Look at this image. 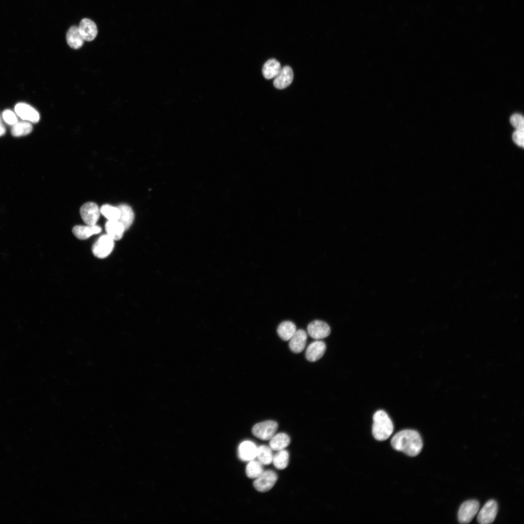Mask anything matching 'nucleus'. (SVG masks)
Returning <instances> with one entry per match:
<instances>
[{
	"instance_id": "obj_22",
	"label": "nucleus",
	"mask_w": 524,
	"mask_h": 524,
	"mask_svg": "<svg viewBox=\"0 0 524 524\" xmlns=\"http://www.w3.org/2000/svg\"><path fill=\"white\" fill-rule=\"evenodd\" d=\"M296 331L295 324L290 321L281 323L277 328L279 336L284 341L289 340Z\"/></svg>"
},
{
	"instance_id": "obj_27",
	"label": "nucleus",
	"mask_w": 524,
	"mask_h": 524,
	"mask_svg": "<svg viewBox=\"0 0 524 524\" xmlns=\"http://www.w3.org/2000/svg\"><path fill=\"white\" fill-rule=\"evenodd\" d=\"M100 212L110 221H117L120 215V211L118 207L109 204L103 205L100 209Z\"/></svg>"
},
{
	"instance_id": "obj_24",
	"label": "nucleus",
	"mask_w": 524,
	"mask_h": 524,
	"mask_svg": "<svg viewBox=\"0 0 524 524\" xmlns=\"http://www.w3.org/2000/svg\"><path fill=\"white\" fill-rule=\"evenodd\" d=\"M263 464L259 460H251L247 464L246 469V475L249 478H256L263 472Z\"/></svg>"
},
{
	"instance_id": "obj_6",
	"label": "nucleus",
	"mask_w": 524,
	"mask_h": 524,
	"mask_svg": "<svg viewBox=\"0 0 524 524\" xmlns=\"http://www.w3.org/2000/svg\"><path fill=\"white\" fill-rule=\"evenodd\" d=\"M277 479L278 475L274 471L267 470L256 478L253 486L259 491L266 492L274 486Z\"/></svg>"
},
{
	"instance_id": "obj_19",
	"label": "nucleus",
	"mask_w": 524,
	"mask_h": 524,
	"mask_svg": "<svg viewBox=\"0 0 524 524\" xmlns=\"http://www.w3.org/2000/svg\"><path fill=\"white\" fill-rule=\"evenodd\" d=\"M105 228L107 234L114 241L121 239L125 231L124 226L118 221L108 220Z\"/></svg>"
},
{
	"instance_id": "obj_7",
	"label": "nucleus",
	"mask_w": 524,
	"mask_h": 524,
	"mask_svg": "<svg viewBox=\"0 0 524 524\" xmlns=\"http://www.w3.org/2000/svg\"><path fill=\"white\" fill-rule=\"evenodd\" d=\"M82 220L87 225H96L100 216V209L93 202H88L82 206L80 210Z\"/></svg>"
},
{
	"instance_id": "obj_10",
	"label": "nucleus",
	"mask_w": 524,
	"mask_h": 524,
	"mask_svg": "<svg viewBox=\"0 0 524 524\" xmlns=\"http://www.w3.org/2000/svg\"><path fill=\"white\" fill-rule=\"evenodd\" d=\"M15 111L16 115L22 119L33 123H37L40 119L38 112L29 104L20 102L17 103Z\"/></svg>"
},
{
	"instance_id": "obj_26",
	"label": "nucleus",
	"mask_w": 524,
	"mask_h": 524,
	"mask_svg": "<svg viewBox=\"0 0 524 524\" xmlns=\"http://www.w3.org/2000/svg\"><path fill=\"white\" fill-rule=\"evenodd\" d=\"M272 462L275 467L278 469L283 470L285 469L289 462V453L285 450H281L278 452L273 457Z\"/></svg>"
},
{
	"instance_id": "obj_3",
	"label": "nucleus",
	"mask_w": 524,
	"mask_h": 524,
	"mask_svg": "<svg viewBox=\"0 0 524 524\" xmlns=\"http://www.w3.org/2000/svg\"><path fill=\"white\" fill-rule=\"evenodd\" d=\"M278 427V424L276 421L267 420L255 424L252 427V432L257 438L266 441L275 434Z\"/></svg>"
},
{
	"instance_id": "obj_14",
	"label": "nucleus",
	"mask_w": 524,
	"mask_h": 524,
	"mask_svg": "<svg viewBox=\"0 0 524 524\" xmlns=\"http://www.w3.org/2000/svg\"><path fill=\"white\" fill-rule=\"evenodd\" d=\"M307 340V334L302 329L296 330L295 332L289 340V347L292 351L298 353L305 348Z\"/></svg>"
},
{
	"instance_id": "obj_15",
	"label": "nucleus",
	"mask_w": 524,
	"mask_h": 524,
	"mask_svg": "<svg viewBox=\"0 0 524 524\" xmlns=\"http://www.w3.org/2000/svg\"><path fill=\"white\" fill-rule=\"evenodd\" d=\"M257 450V447L253 442L244 441L238 447V456L243 461H249L256 457Z\"/></svg>"
},
{
	"instance_id": "obj_20",
	"label": "nucleus",
	"mask_w": 524,
	"mask_h": 524,
	"mask_svg": "<svg viewBox=\"0 0 524 524\" xmlns=\"http://www.w3.org/2000/svg\"><path fill=\"white\" fill-rule=\"evenodd\" d=\"M281 69L279 62L275 59L267 61L264 64L262 72L264 77L268 80L275 78Z\"/></svg>"
},
{
	"instance_id": "obj_30",
	"label": "nucleus",
	"mask_w": 524,
	"mask_h": 524,
	"mask_svg": "<svg viewBox=\"0 0 524 524\" xmlns=\"http://www.w3.org/2000/svg\"><path fill=\"white\" fill-rule=\"evenodd\" d=\"M524 131L516 130L512 134V139L518 146L523 147L524 142Z\"/></svg>"
},
{
	"instance_id": "obj_12",
	"label": "nucleus",
	"mask_w": 524,
	"mask_h": 524,
	"mask_svg": "<svg viewBox=\"0 0 524 524\" xmlns=\"http://www.w3.org/2000/svg\"><path fill=\"white\" fill-rule=\"evenodd\" d=\"M294 78L292 69L289 66H285L282 68L279 74L275 77L273 84L279 89L286 88L292 83Z\"/></svg>"
},
{
	"instance_id": "obj_4",
	"label": "nucleus",
	"mask_w": 524,
	"mask_h": 524,
	"mask_svg": "<svg viewBox=\"0 0 524 524\" xmlns=\"http://www.w3.org/2000/svg\"><path fill=\"white\" fill-rule=\"evenodd\" d=\"M114 247V240L107 234L101 235L94 244L92 252L94 255L100 259L107 257Z\"/></svg>"
},
{
	"instance_id": "obj_2",
	"label": "nucleus",
	"mask_w": 524,
	"mask_h": 524,
	"mask_svg": "<svg viewBox=\"0 0 524 524\" xmlns=\"http://www.w3.org/2000/svg\"><path fill=\"white\" fill-rule=\"evenodd\" d=\"M393 430V422L387 413L382 410L376 411L373 416L372 426L374 437L378 441L386 440L391 435Z\"/></svg>"
},
{
	"instance_id": "obj_16",
	"label": "nucleus",
	"mask_w": 524,
	"mask_h": 524,
	"mask_svg": "<svg viewBox=\"0 0 524 524\" xmlns=\"http://www.w3.org/2000/svg\"><path fill=\"white\" fill-rule=\"evenodd\" d=\"M101 231V228L97 225H77L74 227L72 229L74 235L81 240L87 239L93 235L99 233Z\"/></svg>"
},
{
	"instance_id": "obj_21",
	"label": "nucleus",
	"mask_w": 524,
	"mask_h": 524,
	"mask_svg": "<svg viewBox=\"0 0 524 524\" xmlns=\"http://www.w3.org/2000/svg\"><path fill=\"white\" fill-rule=\"evenodd\" d=\"M290 441V438L287 434L279 433L274 435L270 439L269 444L271 449L279 451L288 446Z\"/></svg>"
},
{
	"instance_id": "obj_1",
	"label": "nucleus",
	"mask_w": 524,
	"mask_h": 524,
	"mask_svg": "<svg viewBox=\"0 0 524 524\" xmlns=\"http://www.w3.org/2000/svg\"><path fill=\"white\" fill-rule=\"evenodd\" d=\"M392 447L410 457H415L421 452L423 441L419 433L414 430L405 429L395 434L391 441Z\"/></svg>"
},
{
	"instance_id": "obj_17",
	"label": "nucleus",
	"mask_w": 524,
	"mask_h": 524,
	"mask_svg": "<svg viewBox=\"0 0 524 524\" xmlns=\"http://www.w3.org/2000/svg\"><path fill=\"white\" fill-rule=\"evenodd\" d=\"M117 207L120 211V215L117 221L124 226L126 230L130 227L133 221L134 213L131 207L125 204H120Z\"/></svg>"
},
{
	"instance_id": "obj_25",
	"label": "nucleus",
	"mask_w": 524,
	"mask_h": 524,
	"mask_svg": "<svg viewBox=\"0 0 524 524\" xmlns=\"http://www.w3.org/2000/svg\"><path fill=\"white\" fill-rule=\"evenodd\" d=\"M33 130L32 124L28 121L17 122L13 125L12 134L16 137L24 136L29 134Z\"/></svg>"
},
{
	"instance_id": "obj_9",
	"label": "nucleus",
	"mask_w": 524,
	"mask_h": 524,
	"mask_svg": "<svg viewBox=\"0 0 524 524\" xmlns=\"http://www.w3.org/2000/svg\"><path fill=\"white\" fill-rule=\"evenodd\" d=\"M307 331L311 338L318 340L328 337L330 333V328L326 322L316 320L308 325Z\"/></svg>"
},
{
	"instance_id": "obj_11",
	"label": "nucleus",
	"mask_w": 524,
	"mask_h": 524,
	"mask_svg": "<svg viewBox=\"0 0 524 524\" xmlns=\"http://www.w3.org/2000/svg\"><path fill=\"white\" fill-rule=\"evenodd\" d=\"M326 350V345L324 342L319 340L314 341L309 344L306 349V359L310 361H316L323 356Z\"/></svg>"
},
{
	"instance_id": "obj_29",
	"label": "nucleus",
	"mask_w": 524,
	"mask_h": 524,
	"mask_svg": "<svg viewBox=\"0 0 524 524\" xmlns=\"http://www.w3.org/2000/svg\"><path fill=\"white\" fill-rule=\"evenodd\" d=\"M2 116L4 121L10 125L13 126L18 122L16 114L10 110H4L2 113Z\"/></svg>"
},
{
	"instance_id": "obj_23",
	"label": "nucleus",
	"mask_w": 524,
	"mask_h": 524,
	"mask_svg": "<svg viewBox=\"0 0 524 524\" xmlns=\"http://www.w3.org/2000/svg\"><path fill=\"white\" fill-rule=\"evenodd\" d=\"M273 457L270 447L265 445H262L257 447L256 457L258 460L263 465H268L271 463Z\"/></svg>"
},
{
	"instance_id": "obj_5",
	"label": "nucleus",
	"mask_w": 524,
	"mask_h": 524,
	"mask_svg": "<svg viewBox=\"0 0 524 524\" xmlns=\"http://www.w3.org/2000/svg\"><path fill=\"white\" fill-rule=\"evenodd\" d=\"M479 508V503L477 500H470L464 502L458 511V522L461 524L469 523L477 514Z\"/></svg>"
},
{
	"instance_id": "obj_8",
	"label": "nucleus",
	"mask_w": 524,
	"mask_h": 524,
	"mask_svg": "<svg viewBox=\"0 0 524 524\" xmlns=\"http://www.w3.org/2000/svg\"><path fill=\"white\" fill-rule=\"evenodd\" d=\"M498 511V506L494 500L487 501L478 514L477 520L481 524L492 523L495 520Z\"/></svg>"
},
{
	"instance_id": "obj_28",
	"label": "nucleus",
	"mask_w": 524,
	"mask_h": 524,
	"mask_svg": "<svg viewBox=\"0 0 524 524\" xmlns=\"http://www.w3.org/2000/svg\"><path fill=\"white\" fill-rule=\"evenodd\" d=\"M510 122L516 130L524 131V120L521 115H513L510 118Z\"/></svg>"
},
{
	"instance_id": "obj_31",
	"label": "nucleus",
	"mask_w": 524,
	"mask_h": 524,
	"mask_svg": "<svg viewBox=\"0 0 524 524\" xmlns=\"http://www.w3.org/2000/svg\"><path fill=\"white\" fill-rule=\"evenodd\" d=\"M5 131L6 130L5 127L2 123L1 119L0 116V136L4 134V133H5Z\"/></svg>"
},
{
	"instance_id": "obj_18",
	"label": "nucleus",
	"mask_w": 524,
	"mask_h": 524,
	"mask_svg": "<svg viewBox=\"0 0 524 524\" xmlns=\"http://www.w3.org/2000/svg\"><path fill=\"white\" fill-rule=\"evenodd\" d=\"M66 41L68 45L74 49H78L82 47L84 39L76 26H71L66 33Z\"/></svg>"
},
{
	"instance_id": "obj_13",
	"label": "nucleus",
	"mask_w": 524,
	"mask_h": 524,
	"mask_svg": "<svg viewBox=\"0 0 524 524\" xmlns=\"http://www.w3.org/2000/svg\"><path fill=\"white\" fill-rule=\"evenodd\" d=\"M79 30L84 40L91 41L96 37L98 31L96 25L88 18L82 19L79 26Z\"/></svg>"
}]
</instances>
